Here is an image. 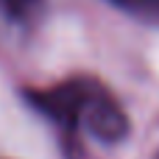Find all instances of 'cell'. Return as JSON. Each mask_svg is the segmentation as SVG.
<instances>
[{
	"label": "cell",
	"mask_w": 159,
	"mask_h": 159,
	"mask_svg": "<svg viewBox=\"0 0 159 159\" xmlns=\"http://www.w3.org/2000/svg\"><path fill=\"white\" fill-rule=\"evenodd\" d=\"M22 98L56 129L67 159H84L87 137L101 145H117L131 131L123 103L95 75H70L50 87H25Z\"/></svg>",
	"instance_id": "cell-1"
},
{
	"label": "cell",
	"mask_w": 159,
	"mask_h": 159,
	"mask_svg": "<svg viewBox=\"0 0 159 159\" xmlns=\"http://www.w3.org/2000/svg\"><path fill=\"white\" fill-rule=\"evenodd\" d=\"M45 0H0V20L11 25H28L39 17Z\"/></svg>",
	"instance_id": "cell-2"
},
{
	"label": "cell",
	"mask_w": 159,
	"mask_h": 159,
	"mask_svg": "<svg viewBox=\"0 0 159 159\" xmlns=\"http://www.w3.org/2000/svg\"><path fill=\"white\" fill-rule=\"evenodd\" d=\"M106 3L140 22L159 25V0H106Z\"/></svg>",
	"instance_id": "cell-3"
},
{
	"label": "cell",
	"mask_w": 159,
	"mask_h": 159,
	"mask_svg": "<svg viewBox=\"0 0 159 159\" xmlns=\"http://www.w3.org/2000/svg\"><path fill=\"white\" fill-rule=\"evenodd\" d=\"M154 159H159V151H157V157H154Z\"/></svg>",
	"instance_id": "cell-4"
}]
</instances>
